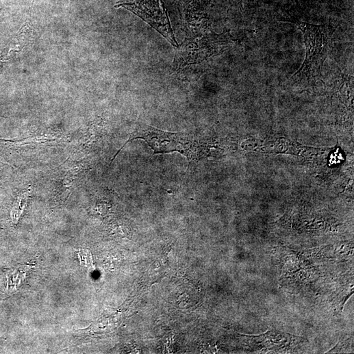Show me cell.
Here are the masks:
<instances>
[{
	"label": "cell",
	"instance_id": "obj_1",
	"mask_svg": "<svg viewBox=\"0 0 354 354\" xmlns=\"http://www.w3.org/2000/svg\"><path fill=\"white\" fill-rule=\"evenodd\" d=\"M202 0H192L186 9V36L177 47L173 62L174 70L200 64L213 56L222 53L229 47V32L217 34L209 27L201 13Z\"/></svg>",
	"mask_w": 354,
	"mask_h": 354
},
{
	"label": "cell",
	"instance_id": "obj_2",
	"mask_svg": "<svg viewBox=\"0 0 354 354\" xmlns=\"http://www.w3.org/2000/svg\"><path fill=\"white\" fill-rule=\"evenodd\" d=\"M135 139L145 140L153 150L154 154L179 152L186 156L190 162L200 159L206 154L205 147L190 134L183 132H165L151 126L140 124L130 134L129 138L119 150L111 162L128 143Z\"/></svg>",
	"mask_w": 354,
	"mask_h": 354
},
{
	"label": "cell",
	"instance_id": "obj_3",
	"mask_svg": "<svg viewBox=\"0 0 354 354\" xmlns=\"http://www.w3.org/2000/svg\"><path fill=\"white\" fill-rule=\"evenodd\" d=\"M295 23L303 32L306 53L301 68L290 79V83H305L320 75L327 57L331 29L325 25H313L298 20Z\"/></svg>",
	"mask_w": 354,
	"mask_h": 354
},
{
	"label": "cell",
	"instance_id": "obj_4",
	"mask_svg": "<svg viewBox=\"0 0 354 354\" xmlns=\"http://www.w3.org/2000/svg\"><path fill=\"white\" fill-rule=\"evenodd\" d=\"M116 8H123L149 24L173 46H179L163 0H122Z\"/></svg>",
	"mask_w": 354,
	"mask_h": 354
},
{
	"label": "cell",
	"instance_id": "obj_5",
	"mask_svg": "<svg viewBox=\"0 0 354 354\" xmlns=\"http://www.w3.org/2000/svg\"><path fill=\"white\" fill-rule=\"evenodd\" d=\"M252 341H255L258 344L264 346L270 350L279 349L290 347L292 341L297 338L296 336L281 333V332H267L260 335H247Z\"/></svg>",
	"mask_w": 354,
	"mask_h": 354
},
{
	"label": "cell",
	"instance_id": "obj_6",
	"mask_svg": "<svg viewBox=\"0 0 354 354\" xmlns=\"http://www.w3.org/2000/svg\"><path fill=\"white\" fill-rule=\"evenodd\" d=\"M83 169V166H79L74 167L69 169L66 175L62 180L61 184L56 193V196H59L60 199L66 198L67 195L69 194L73 182L77 179L78 174Z\"/></svg>",
	"mask_w": 354,
	"mask_h": 354
},
{
	"label": "cell",
	"instance_id": "obj_7",
	"mask_svg": "<svg viewBox=\"0 0 354 354\" xmlns=\"http://www.w3.org/2000/svg\"><path fill=\"white\" fill-rule=\"evenodd\" d=\"M30 194V190H28L27 192H24L19 195L18 198H17L12 213L13 221L14 222L17 223L22 214H23L24 210H25V208L27 206Z\"/></svg>",
	"mask_w": 354,
	"mask_h": 354
}]
</instances>
